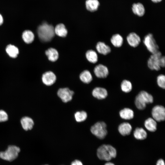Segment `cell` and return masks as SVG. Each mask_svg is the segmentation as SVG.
Returning <instances> with one entry per match:
<instances>
[{
	"mask_svg": "<svg viewBox=\"0 0 165 165\" xmlns=\"http://www.w3.org/2000/svg\"><path fill=\"white\" fill-rule=\"evenodd\" d=\"M148 68L152 71H158L165 66V57L159 51L151 54L147 61Z\"/></svg>",
	"mask_w": 165,
	"mask_h": 165,
	"instance_id": "6da1fadb",
	"label": "cell"
},
{
	"mask_svg": "<svg viewBox=\"0 0 165 165\" xmlns=\"http://www.w3.org/2000/svg\"><path fill=\"white\" fill-rule=\"evenodd\" d=\"M97 154L100 160L109 161L116 157L117 151L115 148L112 145L104 144L97 148Z\"/></svg>",
	"mask_w": 165,
	"mask_h": 165,
	"instance_id": "7a4b0ae2",
	"label": "cell"
},
{
	"mask_svg": "<svg viewBox=\"0 0 165 165\" xmlns=\"http://www.w3.org/2000/svg\"><path fill=\"white\" fill-rule=\"evenodd\" d=\"M37 33L38 37L41 41L49 42L54 36V28L52 25L44 22L38 27Z\"/></svg>",
	"mask_w": 165,
	"mask_h": 165,
	"instance_id": "3957f363",
	"label": "cell"
},
{
	"mask_svg": "<svg viewBox=\"0 0 165 165\" xmlns=\"http://www.w3.org/2000/svg\"><path fill=\"white\" fill-rule=\"evenodd\" d=\"M142 40L143 45L151 54L159 51V46L152 33H149L145 35Z\"/></svg>",
	"mask_w": 165,
	"mask_h": 165,
	"instance_id": "277c9868",
	"label": "cell"
},
{
	"mask_svg": "<svg viewBox=\"0 0 165 165\" xmlns=\"http://www.w3.org/2000/svg\"><path fill=\"white\" fill-rule=\"evenodd\" d=\"M20 151V149L19 147L10 145L5 151L0 152V158L5 160L11 161L17 158Z\"/></svg>",
	"mask_w": 165,
	"mask_h": 165,
	"instance_id": "5b68a950",
	"label": "cell"
},
{
	"mask_svg": "<svg viewBox=\"0 0 165 165\" xmlns=\"http://www.w3.org/2000/svg\"><path fill=\"white\" fill-rule=\"evenodd\" d=\"M90 130L94 135L100 139H104L108 133L106 124L103 121L95 123L91 127Z\"/></svg>",
	"mask_w": 165,
	"mask_h": 165,
	"instance_id": "8992f818",
	"label": "cell"
},
{
	"mask_svg": "<svg viewBox=\"0 0 165 165\" xmlns=\"http://www.w3.org/2000/svg\"><path fill=\"white\" fill-rule=\"evenodd\" d=\"M151 113L152 118L156 121L160 122L165 120V109L163 106H154L152 109Z\"/></svg>",
	"mask_w": 165,
	"mask_h": 165,
	"instance_id": "52a82bcc",
	"label": "cell"
},
{
	"mask_svg": "<svg viewBox=\"0 0 165 165\" xmlns=\"http://www.w3.org/2000/svg\"><path fill=\"white\" fill-rule=\"evenodd\" d=\"M126 40L127 43L130 47L136 48L140 44L141 38L137 33L131 32L126 36Z\"/></svg>",
	"mask_w": 165,
	"mask_h": 165,
	"instance_id": "ba28073f",
	"label": "cell"
},
{
	"mask_svg": "<svg viewBox=\"0 0 165 165\" xmlns=\"http://www.w3.org/2000/svg\"><path fill=\"white\" fill-rule=\"evenodd\" d=\"M74 92L67 87L60 88L57 92L58 97L64 103L71 101Z\"/></svg>",
	"mask_w": 165,
	"mask_h": 165,
	"instance_id": "9c48e42d",
	"label": "cell"
},
{
	"mask_svg": "<svg viewBox=\"0 0 165 165\" xmlns=\"http://www.w3.org/2000/svg\"><path fill=\"white\" fill-rule=\"evenodd\" d=\"M96 76L99 78L104 79L107 77L109 74V70L108 67L103 64L97 65L94 69Z\"/></svg>",
	"mask_w": 165,
	"mask_h": 165,
	"instance_id": "30bf717a",
	"label": "cell"
},
{
	"mask_svg": "<svg viewBox=\"0 0 165 165\" xmlns=\"http://www.w3.org/2000/svg\"><path fill=\"white\" fill-rule=\"evenodd\" d=\"M134 103L137 108L140 110L145 109L146 107V104H148L146 97L141 92L136 96Z\"/></svg>",
	"mask_w": 165,
	"mask_h": 165,
	"instance_id": "8fae6325",
	"label": "cell"
},
{
	"mask_svg": "<svg viewBox=\"0 0 165 165\" xmlns=\"http://www.w3.org/2000/svg\"><path fill=\"white\" fill-rule=\"evenodd\" d=\"M42 80L43 83L47 86H50L55 82L56 76L51 71H48L43 74Z\"/></svg>",
	"mask_w": 165,
	"mask_h": 165,
	"instance_id": "7c38bea8",
	"label": "cell"
},
{
	"mask_svg": "<svg viewBox=\"0 0 165 165\" xmlns=\"http://www.w3.org/2000/svg\"><path fill=\"white\" fill-rule=\"evenodd\" d=\"M124 38L120 34L116 33L112 35L110 42L111 44L115 48H121L124 43Z\"/></svg>",
	"mask_w": 165,
	"mask_h": 165,
	"instance_id": "4fadbf2b",
	"label": "cell"
},
{
	"mask_svg": "<svg viewBox=\"0 0 165 165\" xmlns=\"http://www.w3.org/2000/svg\"><path fill=\"white\" fill-rule=\"evenodd\" d=\"M97 52L103 55H107L110 54L112 51L111 47L103 42H97L96 46Z\"/></svg>",
	"mask_w": 165,
	"mask_h": 165,
	"instance_id": "5bb4252c",
	"label": "cell"
},
{
	"mask_svg": "<svg viewBox=\"0 0 165 165\" xmlns=\"http://www.w3.org/2000/svg\"><path fill=\"white\" fill-rule=\"evenodd\" d=\"M92 94L95 98L99 100H102L107 97L108 93L105 88L101 87H96L92 90Z\"/></svg>",
	"mask_w": 165,
	"mask_h": 165,
	"instance_id": "9a60e30c",
	"label": "cell"
},
{
	"mask_svg": "<svg viewBox=\"0 0 165 165\" xmlns=\"http://www.w3.org/2000/svg\"><path fill=\"white\" fill-rule=\"evenodd\" d=\"M132 130V127L131 125L127 122H123L121 123L118 127L119 133L123 136L129 135Z\"/></svg>",
	"mask_w": 165,
	"mask_h": 165,
	"instance_id": "2e32d148",
	"label": "cell"
},
{
	"mask_svg": "<svg viewBox=\"0 0 165 165\" xmlns=\"http://www.w3.org/2000/svg\"><path fill=\"white\" fill-rule=\"evenodd\" d=\"M132 11L135 15L139 16H143L145 13V9L143 5L138 2L134 3L132 6Z\"/></svg>",
	"mask_w": 165,
	"mask_h": 165,
	"instance_id": "e0dca14e",
	"label": "cell"
},
{
	"mask_svg": "<svg viewBox=\"0 0 165 165\" xmlns=\"http://www.w3.org/2000/svg\"><path fill=\"white\" fill-rule=\"evenodd\" d=\"M20 123L23 129L26 131L31 130L34 124L33 120L28 116L22 117L21 119Z\"/></svg>",
	"mask_w": 165,
	"mask_h": 165,
	"instance_id": "ac0fdd59",
	"label": "cell"
},
{
	"mask_svg": "<svg viewBox=\"0 0 165 165\" xmlns=\"http://www.w3.org/2000/svg\"><path fill=\"white\" fill-rule=\"evenodd\" d=\"M119 115L120 117L123 119L130 120L134 118V113L131 109L126 108L119 111Z\"/></svg>",
	"mask_w": 165,
	"mask_h": 165,
	"instance_id": "d6986e66",
	"label": "cell"
},
{
	"mask_svg": "<svg viewBox=\"0 0 165 165\" xmlns=\"http://www.w3.org/2000/svg\"><path fill=\"white\" fill-rule=\"evenodd\" d=\"M144 125L147 130L150 132H154L157 129L156 121L153 118H149L146 119Z\"/></svg>",
	"mask_w": 165,
	"mask_h": 165,
	"instance_id": "ffe728a7",
	"label": "cell"
},
{
	"mask_svg": "<svg viewBox=\"0 0 165 165\" xmlns=\"http://www.w3.org/2000/svg\"><path fill=\"white\" fill-rule=\"evenodd\" d=\"M54 32L57 35L64 37L67 36L68 31L64 25L60 23L57 24L54 28Z\"/></svg>",
	"mask_w": 165,
	"mask_h": 165,
	"instance_id": "44dd1931",
	"label": "cell"
},
{
	"mask_svg": "<svg viewBox=\"0 0 165 165\" xmlns=\"http://www.w3.org/2000/svg\"><path fill=\"white\" fill-rule=\"evenodd\" d=\"M45 54L49 60L52 62L56 61L59 57L57 51L53 48H50L47 50L45 52Z\"/></svg>",
	"mask_w": 165,
	"mask_h": 165,
	"instance_id": "7402d4cb",
	"label": "cell"
},
{
	"mask_svg": "<svg viewBox=\"0 0 165 165\" xmlns=\"http://www.w3.org/2000/svg\"><path fill=\"white\" fill-rule=\"evenodd\" d=\"M134 136L138 140H143L146 139L147 136V133L142 128L137 127L134 130Z\"/></svg>",
	"mask_w": 165,
	"mask_h": 165,
	"instance_id": "603a6c76",
	"label": "cell"
},
{
	"mask_svg": "<svg viewBox=\"0 0 165 165\" xmlns=\"http://www.w3.org/2000/svg\"><path fill=\"white\" fill-rule=\"evenodd\" d=\"M85 4L86 9L91 12L97 11L100 5L98 0H87Z\"/></svg>",
	"mask_w": 165,
	"mask_h": 165,
	"instance_id": "cb8c5ba5",
	"label": "cell"
},
{
	"mask_svg": "<svg viewBox=\"0 0 165 165\" xmlns=\"http://www.w3.org/2000/svg\"><path fill=\"white\" fill-rule=\"evenodd\" d=\"M79 78L83 83H90L92 80V76L90 72L87 70L82 71L80 74Z\"/></svg>",
	"mask_w": 165,
	"mask_h": 165,
	"instance_id": "d4e9b609",
	"label": "cell"
},
{
	"mask_svg": "<svg viewBox=\"0 0 165 165\" xmlns=\"http://www.w3.org/2000/svg\"><path fill=\"white\" fill-rule=\"evenodd\" d=\"M6 50L9 56L13 58L16 57L19 53L18 48L15 46L11 44L7 45Z\"/></svg>",
	"mask_w": 165,
	"mask_h": 165,
	"instance_id": "484cf974",
	"label": "cell"
},
{
	"mask_svg": "<svg viewBox=\"0 0 165 165\" xmlns=\"http://www.w3.org/2000/svg\"><path fill=\"white\" fill-rule=\"evenodd\" d=\"M86 57L87 60L90 62L95 64L98 60V57L97 53L92 50H88L86 53Z\"/></svg>",
	"mask_w": 165,
	"mask_h": 165,
	"instance_id": "4316f807",
	"label": "cell"
},
{
	"mask_svg": "<svg viewBox=\"0 0 165 165\" xmlns=\"http://www.w3.org/2000/svg\"><path fill=\"white\" fill-rule=\"evenodd\" d=\"M22 38L24 41L27 44L31 43L34 39L33 33L29 30L24 31L22 34Z\"/></svg>",
	"mask_w": 165,
	"mask_h": 165,
	"instance_id": "83f0119b",
	"label": "cell"
},
{
	"mask_svg": "<svg viewBox=\"0 0 165 165\" xmlns=\"http://www.w3.org/2000/svg\"><path fill=\"white\" fill-rule=\"evenodd\" d=\"M120 86L122 90L125 93L130 92L132 89L131 82L127 79H124L122 81Z\"/></svg>",
	"mask_w": 165,
	"mask_h": 165,
	"instance_id": "f1b7e54d",
	"label": "cell"
},
{
	"mask_svg": "<svg viewBox=\"0 0 165 165\" xmlns=\"http://www.w3.org/2000/svg\"><path fill=\"white\" fill-rule=\"evenodd\" d=\"M74 116L76 122H81L84 121L87 119V115L85 111H82L76 112Z\"/></svg>",
	"mask_w": 165,
	"mask_h": 165,
	"instance_id": "f546056e",
	"label": "cell"
},
{
	"mask_svg": "<svg viewBox=\"0 0 165 165\" xmlns=\"http://www.w3.org/2000/svg\"><path fill=\"white\" fill-rule=\"evenodd\" d=\"M156 82L158 86L160 87L165 89V76L161 74L159 75L156 78Z\"/></svg>",
	"mask_w": 165,
	"mask_h": 165,
	"instance_id": "4dcf8cb0",
	"label": "cell"
},
{
	"mask_svg": "<svg viewBox=\"0 0 165 165\" xmlns=\"http://www.w3.org/2000/svg\"><path fill=\"white\" fill-rule=\"evenodd\" d=\"M8 119V115L4 110H0V122L7 121Z\"/></svg>",
	"mask_w": 165,
	"mask_h": 165,
	"instance_id": "1f68e13d",
	"label": "cell"
},
{
	"mask_svg": "<svg viewBox=\"0 0 165 165\" xmlns=\"http://www.w3.org/2000/svg\"><path fill=\"white\" fill-rule=\"evenodd\" d=\"M71 165H83V164L80 160H75L71 163Z\"/></svg>",
	"mask_w": 165,
	"mask_h": 165,
	"instance_id": "d6a6232c",
	"label": "cell"
},
{
	"mask_svg": "<svg viewBox=\"0 0 165 165\" xmlns=\"http://www.w3.org/2000/svg\"><path fill=\"white\" fill-rule=\"evenodd\" d=\"M156 165H165L164 160L161 159L158 160L156 162Z\"/></svg>",
	"mask_w": 165,
	"mask_h": 165,
	"instance_id": "836d02e7",
	"label": "cell"
},
{
	"mask_svg": "<svg viewBox=\"0 0 165 165\" xmlns=\"http://www.w3.org/2000/svg\"><path fill=\"white\" fill-rule=\"evenodd\" d=\"M3 19L2 16L0 13V25H1L3 23Z\"/></svg>",
	"mask_w": 165,
	"mask_h": 165,
	"instance_id": "e575fe53",
	"label": "cell"
},
{
	"mask_svg": "<svg viewBox=\"0 0 165 165\" xmlns=\"http://www.w3.org/2000/svg\"><path fill=\"white\" fill-rule=\"evenodd\" d=\"M151 1L155 3H158L160 2L162 0H151Z\"/></svg>",
	"mask_w": 165,
	"mask_h": 165,
	"instance_id": "d590c367",
	"label": "cell"
},
{
	"mask_svg": "<svg viewBox=\"0 0 165 165\" xmlns=\"http://www.w3.org/2000/svg\"><path fill=\"white\" fill-rule=\"evenodd\" d=\"M105 165H115L113 163L110 162H108L105 163Z\"/></svg>",
	"mask_w": 165,
	"mask_h": 165,
	"instance_id": "8d00e7d4",
	"label": "cell"
},
{
	"mask_svg": "<svg viewBox=\"0 0 165 165\" xmlns=\"http://www.w3.org/2000/svg\"><path fill=\"white\" fill-rule=\"evenodd\" d=\"M49 165L48 164H45V165Z\"/></svg>",
	"mask_w": 165,
	"mask_h": 165,
	"instance_id": "74e56055",
	"label": "cell"
}]
</instances>
